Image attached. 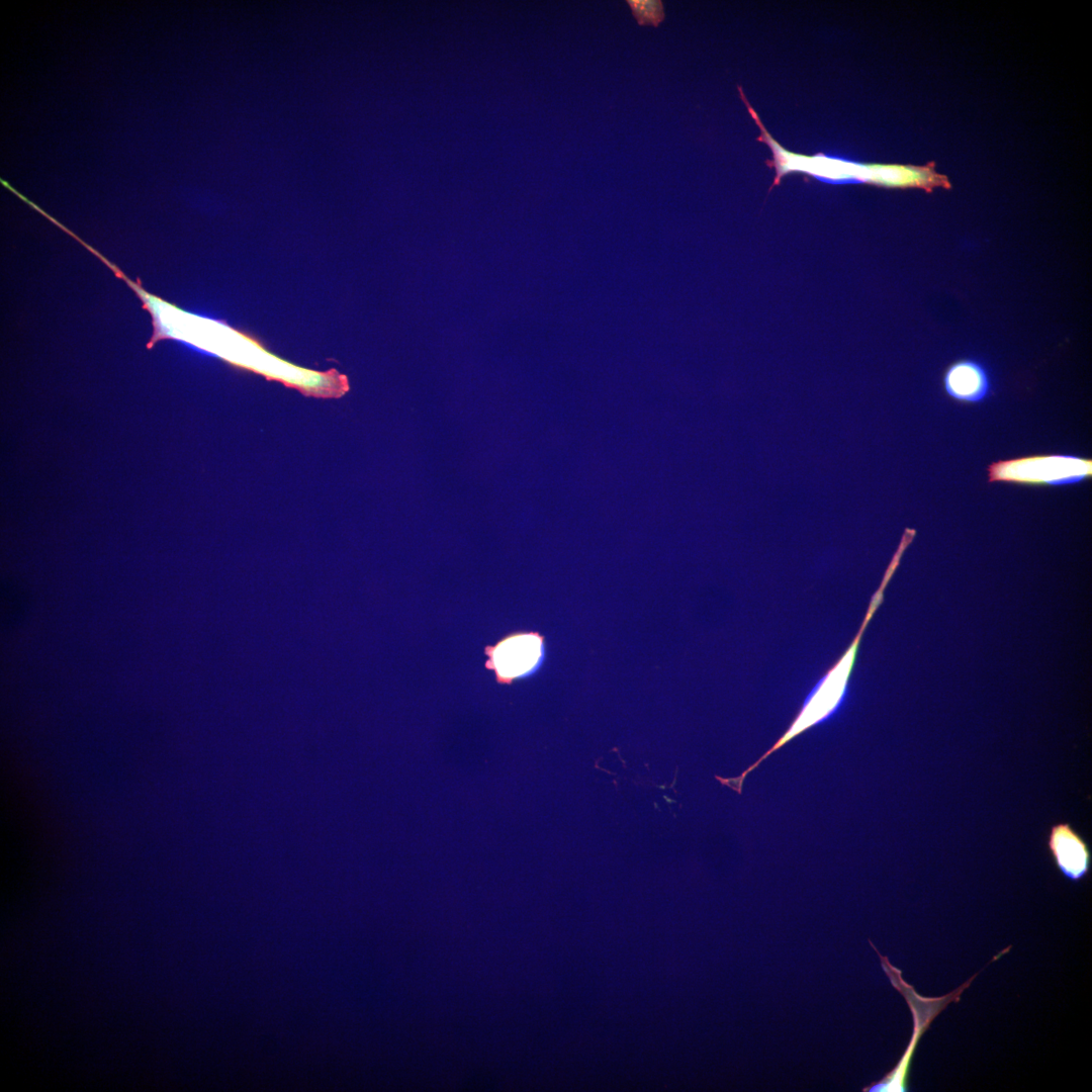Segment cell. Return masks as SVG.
<instances>
[{
	"instance_id": "obj_10",
	"label": "cell",
	"mask_w": 1092,
	"mask_h": 1092,
	"mask_svg": "<svg viewBox=\"0 0 1092 1092\" xmlns=\"http://www.w3.org/2000/svg\"><path fill=\"white\" fill-rule=\"evenodd\" d=\"M3 795H4V796H3V797H4V800H5V801H6V802H7V803H8L9 805H10V807H11V809H12V811H13V813H14L15 817H16V820H17V822H18V826H19L18 832H19V835H20V841H19V839H18L17 835H16V834H15V833H14V832H13V831H12V830H11V829L9 828V827H7L6 825H4V824H3L2 828H3V838H4V842L12 843V844H15V845H18V844H20V845H24V842H25V840H24V838H23V835H24V830H23V826L21 825V824H22V818H18V817H19V815L17 814V811H16V807H15V803H14V802H13V800H12V796H9V794H8V792H7V790H6L5 788H4V794H3ZM2 813L6 814V813H5V812H3V811H2ZM6 815H7V814H6ZM7 816H8V815H7ZM8 817H9V816H8ZM9 818H10V817H9ZM10 819H11V818H10ZM11 820H12V819H11ZM12 822H13V821H12ZM13 823H14V822H13ZM14 825H15V824H14ZM15 826H16V825H15ZM16 828H17V827H16Z\"/></svg>"
},
{
	"instance_id": "obj_1",
	"label": "cell",
	"mask_w": 1092,
	"mask_h": 1092,
	"mask_svg": "<svg viewBox=\"0 0 1092 1092\" xmlns=\"http://www.w3.org/2000/svg\"><path fill=\"white\" fill-rule=\"evenodd\" d=\"M737 89L749 114L760 129V134L756 140L765 143L771 150L772 158L766 161L768 167L776 169L771 187L778 185L782 177L791 172H803L828 183H868L885 186L888 164H863L823 154L806 156L786 150L768 133L756 111L749 104L742 87Z\"/></svg>"
},
{
	"instance_id": "obj_6",
	"label": "cell",
	"mask_w": 1092,
	"mask_h": 1092,
	"mask_svg": "<svg viewBox=\"0 0 1092 1092\" xmlns=\"http://www.w3.org/2000/svg\"><path fill=\"white\" fill-rule=\"evenodd\" d=\"M1048 848L1061 873L1073 882L1082 880L1091 868L1089 844L1069 823L1052 826Z\"/></svg>"
},
{
	"instance_id": "obj_4",
	"label": "cell",
	"mask_w": 1092,
	"mask_h": 1092,
	"mask_svg": "<svg viewBox=\"0 0 1092 1092\" xmlns=\"http://www.w3.org/2000/svg\"><path fill=\"white\" fill-rule=\"evenodd\" d=\"M878 954L881 958L883 970L890 978L891 983L905 997L907 1003L909 1004L910 1009L913 1013L915 1028L910 1044L907 1051L904 1053L901 1061L898 1063L897 1067L889 1075H887L882 1082L870 1087V1089L867 1090L905 1091L907 1087V1078L910 1062L920 1036L926 1031L932 1020L937 1016L940 1011H942L949 1003L960 1000V996L963 991L971 985L972 981L977 977L979 973L973 976L959 989L954 990L949 994H946L943 997L925 998L918 995L912 986L906 984V982L901 978V972L895 969L888 962L886 957L881 956L879 952Z\"/></svg>"
},
{
	"instance_id": "obj_9",
	"label": "cell",
	"mask_w": 1092,
	"mask_h": 1092,
	"mask_svg": "<svg viewBox=\"0 0 1092 1092\" xmlns=\"http://www.w3.org/2000/svg\"><path fill=\"white\" fill-rule=\"evenodd\" d=\"M1 594L2 625L4 628L14 626L26 611L25 597L19 589H2Z\"/></svg>"
},
{
	"instance_id": "obj_3",
	"label": "cell",
	"mask_w": 1092,
	"mask_h": 1092,
	"mask_svg": "<svg viewBox=\"0 0 1092 1092\" xmlns=\"http://www.w3.org/2000/svg\"><path fill=\"white\" fill-rule=\"evenodd\" d=\"M989 482L1062 486L1092 475V460L1071 454H1040L999 460L988 468Z\"/></svg>"
},
{
	"instance_id": "obj_5",
	"label": "cell",
	"mask_w": 1092,
	"mask_h": 1092,
	"mask_svg": "<svg viewBox=\"0 0 1092 1092\" xmlns=\"http://www.w3.org/2000/svg\"><path fill=\"white\" fill-rule=\"evenodd\" d=\"M485 668L494 672L498 684L510 685L535 672L544 657V637L536 631L508 634L484 648Z\"/></svg>"
},
{
	"instance_id": "obj_7",
	"label": "cell",
	"mask_w": 1092,
	"mask_h": 1092,
	"mask_svg": "<svg viewBox=\"0 0 1092 1092\" xmlns=\"http://www.w3.org/2000/svg\"><path fill=\"white\" fill-rule=\"evenodd\" d=\"M943 385L946 393L956 400L981 402L991 390L990 376L979 361L964 359L948 366Z\"/></svg>"
},
{
	"instance_id": "obj_2",
	"label": "cell",
	"mask_w": 1092,
	"mask_h": 1092,
	"mask_svg": "<svg viewBox=\"0 0 1092 1092\" xmlns=\"http://www.w3.org/2000/svg\"><path fill=\"white\" fill-rule=\"evenodd\" d=\"M883 600V589L880 588L874 596L869 613L861 625V628L853 640L846 653L841 657L836 665L818 682L814 691L810 694L805 705L800 711L797 718L789 730L775 743V745L767 750L759 759L755 761L758 765L768 755L776 750L780 749L792 738L804 732L811 726H814L830 717L841 705L845 692L847 680L850 675V671L853 666L855 654L857 651L860 637L863 633L866 626L872 618L874 612L878 609Z\"/></svg>"
},
{
	"instance_id": "obj_8",
	"label": "cell",
	"mask_w": 1092,
	"mask_h": 1092,
	"mask_svg": "<svg viewBox=\"0 0 1092 1092\" xmlns=\"http://www.w3.org/2000/svg\"><path fill=\"white\" fill-rule=\"evenodd\" d=\"M632 15L640 26L658 27L664 20V4L661 0H627Z\"/></svg>"
}]
</instances>
